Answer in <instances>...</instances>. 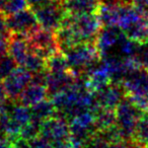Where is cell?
Here are the masks:
<instances>
[{"label":"cell","instance_id":"1","mask_svg":"<svg viewBox=\"0 0 148 148\" xmlns=\"http://www.w3.org/2000/svg\"><path fill=\"white\" fill-rule=\"evenodd\" d=\"M63 53L67 58L70 69L79 77L86 74L103 60V56L95 43L78 44Z\"/></svg>","mask_w":148,"mask_h":148},{"label":"cell","instance_id":"2","mask_svg":"<svg viewBox=\"0 0 148 148\" xmlns=\"http://www.w3.org/2000/svg\"><path fill=\"white\" fill-rule=\"evenodd\" d=\"M126 97L142 111L148 110V70L139 68L121 81Z\"/></svg>","mask_w":148,"mask_h":148},{"label":"cell","instance_id":"3","mask_svg":"<svg viewBox=\"0 0 148 148\" xmlns=\"http://www.w3.org/2000/svg\"><path fill=\"white\" fill-rule=\"evenodd\" d=\"M66 21L69 23L71 29H73L79 44H95L99 33L103 27L97 13L80 15L68 14Z\"/></svg>","mask_w":148,"mask_h":148},{"label":"cell","instance_id":"4","mask_svg":"<svg viewBox=\"0 0 148 148\" xmlns=\"http://www.w3.org/2000/svg\"><path fill=\"white\" fill-rule=\"evenodd\" d=\"M143 112L128 97H125L117 107V127L125 141L131 142L136 124Z\"/></svg>","mask_w":148,"mask_h":148},{"label":"cell","instance_id":"5","mask_svg":"<svg viewBox=\"0 0 148 148\" xmlns=\"http://www.w3.org/2000/svg\"><path fill=\"white\" fill-rule=\"evenodd\" d=\"M41 27L56 32L68 16L63 2L60 0H51L47 4L33 10Z\"/></svg>","mask_w":148,"mask_h":148},{"label":"cell","instance_id":"6","mask_svg":"<svg viewBox=\"0 0 148 148\" xmlns=\"http://www.w3.org/2000/svg\"><path fill=\"white\" fill-rule=\"evenodd\" d=\"M27 39L29 43L31 49L45 59L60 51L55 32L39 27L34 33L27 36Z\"/></svg>","mask_w":148,"mask_h":148},{"label":"cell","instance_id":"7","mask_svg":"<svg viewBox=\"0 0 148 148\" xmlns=\"http://www.w3.org/2000/svg\"><path fill=\"white\" fill-rule=\"evenodd\" d=\"M32 78L33 74L31 72L21 66H17L3 80V84L9 101L17 103L21 93L32 82Z\"/></svg>","mask_w":148,"mask_h":148},{"label":"cell","instance_id":"8","mask_svg":"<svg viewBox=\"0 0 148 148\" xmlns=\"http://www.w3.org/2000/svg\"><path fill=\"white\" fill-rule=\"evenodd\" d=\"M6 21L10 34H17L25 37L41 27L35 12L31 8L21 10L12 15H8L6 16Z\"/></svg>","mask_w":148,"mask_h":148},{"label":"cell","instance_id":"9","mask_svg":"<svg viewBox=\"0 0 148 148\" xmlns=\"http://www.w3.org/2000/svg\"><path fill=\"white\" fill-rule=\"evenodd\" d=\"M40 135L51 142L70 139L69 122L62 116H54L41 123Z\"/></svg>","mask_w":148,"mask_h":148},{"label":"cell","instance_id":"10","mask_svg":"<svg viewBox=\"0 0 148 148\" xmlns=\"http://www.w3.org/2000/svg\"><path fill=\"white\" fill-rule=\"evenodd\" d=\"M95 99L99 108L116 110L122 101L126 97V93L120 82H112L105 88L95 93Z\"/></svg>","mask_w":148,"mask_h":148},{"label":"cell","instance_id":"11","mask_svg":"<svg viewBox=\"0 0 148 148\" xmlns=\"http://www.w3.org/2000/svg\"><path fill=\"white\" fill-rule=\"evenodd\" d=\"M80 77L74 73L71 69L60 73H49L47 72V88L49 97L56 93L69 88L76 82Z\"/></svg>","mask_w":148,"mask_h":148},{"label":"cell","instance_id":"12","mask_svg":"<svg viewBox=\"0 0 148 148\" xmlns=\"http://www.w3.org/2000/svg\"><path fill=\"white\" fill-rule=\"evenodd\" d=\"M123 35L124 32L117 25L101 27L95 41V45L103 56V59L108 55L110 50L113 49L115 46H118Z\"/></svg>","mask_w":148,"mask_h":148},{"label":"cell","instance_id":"13","mask_svg":"<svg viewBox=\"0 0 148 148\" xmlns=\"http://www.w3.org/2000/svg\"><path fill=\"white\" fill-rule=\"evenodd\" d=\"M32 49L27 37L17 34H11L9 37L8 51L7 53L14 59L18 66H21L31 53Z\"/></svg>","mask_w":148,"mask_h":148},{"label":"cell","instance_id":"14","mask_svg":"<svg viewBox=\"0 0 148 148\" xmlns=\"http://www.w3.org/2000/svg\"><path fill=\"white\" fill-rule=\"evenodd\" d=\"M49 97L47 85L43 83L31 82L19 97L17 103L32 108L38 103Z\"/></svg>","mask_w":148,"mask_h":148},{"label":"cell","instance_id":"15","mask_svg":"<svg viewBox=\"0 0 148 148\" xmlns=\"http://www.w3.org/2000/svg\"><path fill=\"white\" fill-rule=\"evenodd\" d=\"M103 0H64L63 5L70 15L97 13Z\"/></svg>","mask_w":148,"mask_h":148},{"label":"cell","instance_id":"16","mask_svg":"<svg viewBox=\"0 0 148 148\" xmlns=\"http://www.w3.org/2000/svg\"><path fill=\"white\" fill-rule=\"evenodd\" d=\"M31 111L33 120L40 122V123L54 117V116H56L58 114L57 109H56L53 101L50 97L45 99L44 101L38 103L37 105L33 106L31 108Z\"/></svg>","mask_w":148,"mask_h":148},{"label":"cell","instance_id":"17","mask_svg":"<svg viewBox=\"0 0 148 148\" xmlns=\"http://www.w3.org/2000/svg\"><path fill=\"white\" fill-rule=\"evenodd\" d=\"M124 34L130 40L140 45L148 44V18L146 16H143L140 21L126 29Z\"/></svg>","mask_w":148,"mask_h":148},{"label":"cell","instance_id":"18","mask_svg":"<svg viewBox=\"0 0 148 148\" xmlns=\"http://www.w3.org/2000/svg\"><path fill=\"white\" fill-rule=\"evenodd\" d=\"M95 126L97 131H106L117 126L116 110L99 108L95 114Z\"/></svg>","mask_w":148,"mask_h":148},{"label":"cell","instance_id":"19","mask_svg":"<svg viewBox=\"0 0 148 148\" xmlns=\"http://www.w3.org/2000/svg\"><path fill=\"white\" fill-rule=\"evenodd\" d=\"M131 142L138 145L148 146V110L144 111L138 120Z\"/></svg>","mask_w":148,"mask_h":148},{"label":"cell","instance_id":"20","mask_svg":"<svg viewBox=\"0 0 148 148\" xmlns=\"http://www.w3.org/2000/svg\"><path fill=\"white\" fill-rule=\"evenodd\" d=\"M46 70L49 73H60L70 70L67 58L62 51H58L46 59Z\"/></svg>","mask_w":148,"mask_h":148},{"label":"cell","instance_id":"21","mask_svg":"<svg viewBox=\"0 0 148 148\" xmlns=\"http://www.w3.org/2000/svg\"><path fill=\"white\" fill-rule=\"evenodd\" d=\"M21 67L25 68L32 74H37L47 71L46 70V59L44 57H42L41 55H39L38 53L34 52L33 50L29 54L27 59L25 60Z\"/></svg>","mask_w":148,"mask_h":148},{"label":"cell","instance_id":"22","mask_svg":"<svg viewBox=\"0 0 148 148\" xmlns=\"http://www.w3.org/2000/svg\"><path fill=\"white\" fill-rule=\"evenodd\" d=\"M17 63L8 53L0 57V80H4L17 67Z\"/></svg>","mask_w":148,"mask_h":148},{"label":"cell","instance_id":"23","mask_svg":"<svg viewBox=\"0 0 148 148\" xmlns=\"http://www.w3.org/2000/svg\"><path fill=\"white\" fill-rule=\"evenodd\" d=\"M40 130H41V123L35 121V120H32L29 124L23 127L19 137L31 141L40 135Z\"/></svg>","mask_w":148,"mask_h":148},{"label":"cell","instance_id":"24","mask_svg":"<svg viewBox=\"0 0 148 148\" xmlns=\"http://www.w3.org/2000/svg\"><path fill=\"white\" fill-rule=\"evenodd\" d=\"M27 8H29V6L27 0H9V2L3 10V14L8 16Z\"/></svg>","mask_w":148,"mask_h":148},{"label":"cell","instance_id":"25","mask_svg":"<svg viewBox=\"0 0 148 148\" xmlns=\"http://www.w3.org/2000/svg\"><path fill=\"white\" fill-rule=\"evenodd\" d=\"M134 57L142 68L148 70V44L142 45Z\"/></svg>","mask_w":148,"mask_h":148},{"label":"cell","instance_id":"26","mask_svg":"<svg viewBox=\"0 0 148 148\" xmlns=\"http://www.w3.org/2000/svg\"><path fill=\"white\" fill-rule=\"evenodd\" d=\"M131 4L144 16H148V0H131Z\"/></svg>","mask_w":148,"mask_h":148},{"label":"cell","instance_id":"27","mask_svg":"<svg viewBox=\"0 0 148 148\" xmlns=\"http://www.w3.org/2000/svg\"><path fill=\"white\" fill-rule=\"evenodd\" d=\"M12 142H13V148H34L29 140H25L21 137L16 138Z\"/></svg>","mask_w":148,"mask_h":148},{"label":"cell","instance_id":"28","mask_svg":"<svg viewBox=\"0 0 148 148\" xmlns=\"http://www.w3.org/2000/svg\"><path fill=\"white\" fill-rule=\"evenodd\" d=\"M0 33L4 34V35H8L10 36V32L8 29L7 27V21H6V16L2 13H0Z\"/></svg>","mask_w":148,"mask_h":148},{"label":"cell","instance_id":"29","mask_svg":"<svg viewBox=\"0 0 148 148\" xmlns=\"http://www.w3.org/2000/svg\"><path fill=\"white\" fill-rule=\"evenodd\" d=\"M29 3V6L32 10H35L37 8H40L43 5L47 4L48 2H50L51 0H27Z\"/></svg>","mask_w":148,"mask_h":148},{"label":"cell","instance_id":"30","mask_svg":"<svg viewBox=\"0 0 148 148\" xmlns=\"http://www.w3.org/2000/svg\"><path fill=\"white\" fill-rule=\"evenodd\" d=\"M8 97H7L6 90H5L4 84H3V81L0 80V106L4 105L6 101H8Z\"/></svg>","mask_w":148,"mask_h":148},{"label":"cell","instance_id":"31","mask_svg":"<svg viewBox=\"0 0 148 148\" xmlns=\"http://www.w3.org/2000/svg\"><path fill=\"white\" fill-rule=\"evenodd\" d=\"M0 148H13V142L0 134Z\"/></svg>","mask_w":148,"mask_h":148},{"label":"cell","instance_id":"32","mask_svg":"<svg viewBox=\"0 0 148 148\" xmlns=\"http://www.w3.org/2000/svg\"><path fill=\"white\" fill-rule=\"evenodd\" d=\"M9 0H0V13L3 14V10H4L5 6H6Z\"/></svg>","mask_w":148,"mask_h":148},{"label":"cell","instance_id":"33","mask_svg":"<svg viewBox=\"0 0 148 148\" xmlns=\"http://www.w3.org/2000/svg\"><path fill=\"white\" fill-rule=\"evenodd\" d=\"M127 148H148V146H142L135 143H132V142H129L127 145Z\"/></svg>","mask_w":148,"mask_h":148},{"label":"cell","instance_id":"34","mask_svg":"<svg viewBox=\"0 0 148 148\" xmlns=\"http://www.w3.org/2000/svg\"><path fill=\"white\" fill-rule=\"evenodd\" d=\"M60 1H62V2H63V1H64V0H60Z\"/></svg>","mask_w":148,"mask_h":148},{"label":"cell","instance_id":"35","mask_svg":"<svg viewBox=\"0 0 148 148\" xmlns=\"http://www.w3.org/2000/svg\"><path fill=\"white\" fill-rule=\"evenodd\" d=\"M146 17H147V18H148V16H146Z\"/></svg>","mask_w":148,"mask_h":148}]
</instances>
